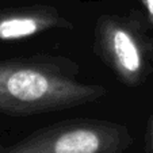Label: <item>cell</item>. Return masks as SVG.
I'll use <instances>...</instances> for the list:
<instances>
[{
    "label": "cell",
    "mask_w": 153,
    "mask_h": 153,
    "mask_svg": "<svg viewBox=\"0 0 153 153\" xmlns=\"http://www.w3.org/2000/svg\"><path fill=\"white\" fill-rule=\"evenodd\" d=\"M140 3L142 4L144 10L146 11L148 18H149L150 23L153 25V0H140Z\"/></svg>",
    "instance_id": "obj_5"
},
{
    "label": "cell",
    "mask_w": 153,
    "mask_h": 153,
    "mask_svg": "<svg viewBox=\"0 0 153 153\" xmlns=\"http://www.w3.org/2000/svg\"><path fill=\"white\" fill-rule=\"evenodd\" d=\"M73 25L53 7L33 6L0 12V41L22 39L53 29H72Z\"/></svg>",
    "instance_id": "obj_4"
},
{
    "label": "cell",
    "mask_w": 153,
    "mask_h": 153,
    "mask_svg": "<svg viewBox=\"0 0 153 153\" xmlns=\"http://www.w3.org/2000/svg\"><path fill=\"white\" fill-rule=\"evenodd\" d=\"M75 64L56 58L0 61V113L35 115L92 103L107 95L75 77Z\"/></svg>",
    "instance_id": "obj_1"
},
{
    "label": "cell",
    "mask_w": 153,
    "mask_h": 153,
    "mask_svg": "<svg viewBox=\"0 0 153 153\" xmlns=\"http://www.w3.org/2000/svg\"><path fill=\"white\" fill-rule=\"evenodd\" d=\"M133 133L123 125L100 119H72L34 130L0 153H131Z\"/></svg>",
    "instance_id": "obj_2"
},
{
    "label": "cell",
    "mask_w": 153,
    "mask_h": 153,
    "mask_svg": "<svg viewBox=\"0 0 153 153\" xmlns=\"http://www.w3.org/2000/svg\"><path fill=\"white\" fill-rule=\"evenodd\" d=\"M96 49L117 77L127 87H137L146 79L145 42L138 26L127 18H99L95 30Z\"/></svg>",
    "instance_id": "obj_3"
}]
</instances>
